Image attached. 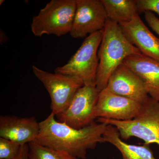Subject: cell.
Returning a JSON list of instances; mask_svg holds the SVG:
<instances>
[{
    "label": "cell",
    "mask_w": 159,
    "mask_h": 159,
    "mask_svg": "<svg viewBox=\"0 0 159 159\" xmlns=\"http://www.w3.org/2000/svg\"><path fill=\"white\" fill-rule=\"evenodd\" d=\"M51 112L39 122V133L35 142L66 152L78 159H86L87 151L99 143H105L103 134L107 124L96 122L87 127L76 129L58 122Z\"/></svg>",
    "instance_id": "obj_1"
},
{
    "label": "cell",
    "mask_w": 159,
    "mask_h": 159,
    "mask_svg": "<svg viewBox=\"0 0 159 159\" xmlns=\"http://www.w3.org/2000/svg\"><path fill=\"white\" fill-rule=\"evenodd\" d=\"M142 54L125 38L119 24L107 20L98 51L99 66L96 87L99 92L107 87L111 74L127 57Z\"/></svg>",
    "instance_id": "obj_2"
},
{
    "label": "cell",
    "mask_w": 159,
    "mask_h": 159,
    "mask_svg": "<svg viewBox=\"0 0 159 159\" xmlns=\"http://www.w3.org/2000/svg\"><path fill=\"white\" fill-rule=\"evenodd\" d=\"M97 121L115 126L122 139L136 137L144 141L145 145L155 143L159 146V101L150 97L133 119L120 121L97 118Z\"/></svg>",
    "instance_id": "obj_3"
},
{
    "label": "cell",
    "mask_w": 159,
    "mask_h": 159,
    "mask_svg": "<svg viewBox=\"0 0 159 159\" xmlns=\"http://www.w3.org/2000/svg\"><path fill=\"white\" fill-rule=\"evenodd\" d=\"M102 34L101 30L87 36L68 62L55 69L54 73L74 78L83 86H96L98 51Z\"/></svg>",
    "instance_id": "obj_4"
},
{
    "label": "cell",
    "mask_w": 159,
    "mask_h": 159,
    "mask_svg": "<svg viewBox=\"0 0 159 159\" xmlns=\"http://www.w3.org/2000/svg\"><path fill=\"white\" fill-rule=\"evenodd\" d=\"M76 0H52L32 19L31 28L36 37H58L70 33L76 9Z\"/></svg>",
    "instance_id": "obj_5"
},
{
    "label": "cell",
    "mask_w": 159,
    "mask_h": 159,
    "mask_svg": "<svg viewBox=\"0 0 159 159\" xmlns=\"http://www.w3.org/2000/svg\"><path fill=\"white\" fill-rule=\"evenodd\" d=\"M99 92L96 86H83L65 110L56 116L58 122L76 129L87 127L97 119L95 110Z\"/></svg>",
    "instance_id": "obj_6"
},
{
    "label": "cell",
    "mask_w": 159,
    "mask_h": 159,
    "mask_svg": "<svg viewBox=\"0 0 159 159\" xmlns=\"http://www.w3.org/2000/svg\"><path fill=\"white\" fill-rule=\"evenodd\" d=\"M32 71L39 80L48 92L51 99V108L55 116L67 108L82 84L72 77L54 74L40 69L36 66L32 67Z\"/></svg>",
    "instance_id": "obj_7"
},
{
    "label": "cell",
    "mask_w": 159,
    "mask_h": 159,
    "mask_svg": "<svg viewBox=\"0 0 159 159\" xmlns=\"http://www.w3.org/2000/svg\"><path fill=\"white\" fill-rule=\"evenodd\" d=\"M76 4L71 37L84 38L103 30L108 18L101 0H76Z\"/></svg>",
    "instance_id": "obj_8"
},
{
    "label": "cell",
    "mask_w": 159,
    "mask_h": 159,
    "mask_svg": "<svg viewBox=\"0 0 159 159\" xmlns=\"http://www.w3.org/2000/svg\"><path fill=\"white\" fill-rule=\"evenodd\" d=\"M142 104L113 93L106 88L99 92L95 116L97 118L126 121L139 114Z\"/></svg>",
    "instance_id": "obj_9"
},
{
    "label": "cell",
    "mask_w": 159,
    "mask_h": 159,
    "mask_svg": "<svg viewBox=\"0 0 159 159\" xmlns=\"http://www.w3.org/2000/svg\"><path fill=\"white\" fill-rule=\"evenodd\" d=\"M106 88L114 94L141 104L149 97L143 80L123 62L111 75Z\"/></svg>",
    "instance_id": "obj_10"
},
{
    "label": "cell",
    "mask_w": 159,
    "mask_h": 159,
    "mask_svg": "<svg viewBox=\"0 0 159 159\" xmlns=\"http://www.w3.org/2000/svg\"><path fill=\"white\" fill-rule=\"evenodd\" d=\"M39 122L34 116H1L0 138L22 145L35 142L39 133Z\"/></svg>",
    "instance_id": "obj_11"
},
{
    "label": "cell",
    "mask_w": 159,
    "mask_h": 159,
    "mask_svg": "<svg viewBox=\"0 0 159 159\" xmlns=\"http://www.w3.org/2000/svg\"><path fill=\"white\" fill-rule=\"evenodd\" d=\"M119 25L125 38L142 54L159 61V39L149 31L138 13L129 22Z\"/></svg>",
    "instance_id": "obj_12"
},
{
    "label": "cell",
    "mask_w": 159,
    "mask_h": 159,
    "mask_svg": "<svg viewBox=\"0 0 159 159\" xmlns=\"http://www.w3.org/2000/svg\"><path fill=\"white\" fill-rule=\"evenodd\" d=\"M123 62L143 80L148 96L159 101V61L141 54L127 57Z\"/></svg>",
    "instance_id": "obj_13"
},
{
    "label": "cell",
    "mask_w": 159,
    "mask_h": 159,
    "mask_svg": "<svg viewBox=\"0 0 159 159\" xmlns=\"http://www.w3.org/2000/svg\"><path fill=\"white\" fill-rule=\"evenodd\" d=\"M105 142L115 146L122 154V159H157L149 145H137L128 144L122 140L118 129L107 125L103 136Z\"/></svg>",
    "instance_id": "obj_14"
},
{
    "label": "cell",
    "mask_w": 159,
    "mask_h": 159,
    "mask_svg": "<svg viewBox=\"0 0 159 159\" xmlns=\"http://www.w3.org/2000/svg\"><path fill=\"white\" fill-rule=\"evenodd\" d=\"M108 19L121 24L129 22L137 12L136 3L133 0H101Z\"/></svg>",
    "instance_id": "obj_15"
},
{
    "label": "cell",
    "mask_w": 159,
    "mask_h": 159,
    "mask_svg": "<svg viewBox=\"0 0 159 159\" xmlns=\"http://www.w3.org/2000/svg\"><path fill=\"white\" fill-rule=\"evenodd\" d=\"M29 159H79L34 142L28 144Z\"/></svg>",
    "instance_id": "obj_16"
},
{
    "label": "cell",
    "mask_w": 159,
    "mask_h": 159,
    "mask_svg": "<svg viewBox=\"0 0 159 159\" xmlns=\"http://www.w3.org/2000/svg\"><path fill=\"white\" fill-rule=\"evenodd\" d=\"M21 146L14 142L0 138V159H12L19 153Z\"/></svg>",
    "instance_id": "obj_17"
},
{
    "label": "cell",
    "mask_w": 159,
    "mask_h": 159,
    "mask_svg": "<svg viewBox=\"0 0 159 159\" xmlns=\"http://www.w3.org/2000/svg\"><path fill=\"white\" fill-rule=\"evenodd\" d=\"M137 12L141 13L149 11L159 15V0H136Z\"/></svg>",
    "instance_id": "obj_18"
},
{
    "label": "cell",
    "mask_w": 159,
    "mask_h": 159,
    "mask_svg": "<svg viewBox=\"0 0 159 159\" xmlns=\"http://www.w3.org/2000/svg\"><path fill=\"white\" fill-rule=\"evenodd\" d=\"M145 18L148 25L159 35V19L151 11H145Z\"/></svg>",
    "instance_id": "obj_19"
},
{
    "label": "cell",
    "mask_w": 159,
    "mask_h": 159,
    "mask_svg": "<svg viewBox=\"0 0 159 159\" xmlns=\"http://www.w3.org/2000/svg\"><path fill=\"white\" fill-rule=\"evenodd\" d=\"M29 150L28 144L22 145L19 153L15 157L12 159H29Z\"/></svg>",
    "instance_id": "obj_20"
},
{
    "label": "cell",
    "mask_w": 159,
    "mask_h": 159,
    "mask_svg": "<svg viewBox=\"0 0 159 159\" xmlns=\"http://www.w3.org/2000/svg\"><path fill=\"white\" fill-rule=\"evenodd\" d=\"M1 36H0V42H1V44H2L4 43H6L7 41V39H8L6 34L4 33V31H1Z\"/></svg>",
    "instance_id": "obj_21"
},
{
    "label": "cell",
    "mask_w": 159,
    "mask_h": 159,
    "mask_svg": "<svg viewBox=\"0 0 159 159\" xmlns=\"http://www.w3.org/2000/svg\"><path fill=\"white\" fill-rule=\"evenodd\" d=\"M3 2H4V0H1V1H0V5H2V4Z\"/></svg>",
    "instance_id": "obj_22"
}]
</instances>
